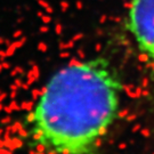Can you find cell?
Listing matches in <instances>:
<instances>
[{
	"mask_svg": "<svg viewBox=\"0 0 154 154\" xmlns=\"http://www.w3.org/2000/svg\"><path fill=\"white\" fill-rule=\"evenodd\" d=\"M121 80L106 58L62 67L30 116L33 139L53 154H94L116 121Z\"/></svg>",
	"mask_w": 154,
	"mask_h": 154,
	"instance_id": "1",
	"label": "cell"
},
{
	"mask_svg": "<svg viewBox=\"0 0 154 154\" xmlns=\"http://www.w3.org/2000/svg\"><path fill=\"white\" fill-rule=\"evenodd\" d=\"M126 28L135 40L154 82V0H131Z\"/></svg>",
	"mask_w": 154,
	"mask_h": 154,
	"instance_id": "2",
	"label": "cell"
}]
</instances>
